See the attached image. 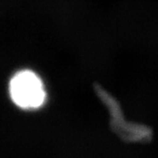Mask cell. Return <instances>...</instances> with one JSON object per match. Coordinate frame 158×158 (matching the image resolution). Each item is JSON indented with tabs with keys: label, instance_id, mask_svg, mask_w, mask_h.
<instances>
[{
	"label": "cell",
	"instance_id": "1",
	"mask_svg": "<svg viewBox=\"0 0 158 158\" xmlns=\"http://www.w3.org/2000/svg\"><path fill=\"white\" fill-rule=\"evenodd\" d=\"M9 93L12 102L24 110H35L46 101L47 93L42 80L34 71L21 70L10 81Z\"/></svg>",
	"mask_w": 158,
	"mask_h": 158
},
{
	"label": "cell",
	"instance_id": "2",
	"mask_svg": "<svg viewBox=\"0 0 158 158\" xmlns=\"http://www.w3.org/2000/svg\"><path fill=\"white\" fill-rule=\"evenodd\" d=\"M106 97L108 99H103L105 103H106V105L109 106V110L112 114V126L113 130L118 133L121 138L127 141H136L148 140L150 136V132L147 127L138 125L130 124L125 121L120 113L121 112H119L118 106H117V105L112 99H110L109 97Z\"/></svg>",
	"mask_w": 158,
	"mask_h": 158
}]
</instances>
